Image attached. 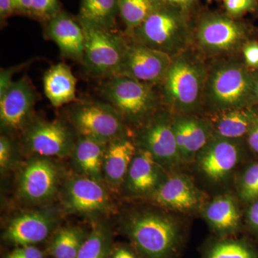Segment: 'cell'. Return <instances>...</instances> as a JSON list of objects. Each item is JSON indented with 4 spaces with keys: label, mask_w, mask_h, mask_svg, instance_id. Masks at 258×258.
<instances>
[{
    "label": "cell",
    "mask_w": 258,
    "mask_h": 258,
    "mask_svg": "<svg viewBox=\"0 0 258 258\" xmlns=\"http://www.w3.org/2000/svg\"><path fill=\"white\" fill-rule=\"evenodd\" d=\"M120 225L140 258H177L184 247V225L163 209L131 210Z\"/></svg>",
    "instance_id": "6da1fadb"
},
{
    "label": "cell",
    "mask_w": 258,
    "mask_h": 258,
    "mask_svg": "<svg viewBox=\"0 0 258 258\" xmlns=\"http://www.w3.org/2000/svg\"><path fill=\"white\" fill-rule=\"evenodd\" d=\"M208 63L192 47L173 57L159 83L162 106L174 115H200Z\"/></svg>",
    "instance_id": "7a4b0ae2"
},
{
    "label": "cell",
    "mask_w": 258,
    "mask_h": 258,
    "mask_svg": "<svg viewBox=\"0 0 258 258\" xmlns=\"http://www.w3.org/2000/svg\"><path fill=\"white\" fill-rule=\"evenodd\" d=\"M255 76L235 57L212 60L208 63L204 111L213 115L253 106Z\"/></svg>",
    "instance_id": "3957f363"
},
{
    "label": "cell",
    "mask_w": 258,
    "mask_h": 258,
    "mask_svg": "<svg viewBox=\"0 0 258 258\" xmlns=\"http://www.w3.org/2000/svg\"><path fill=\"white\" fill-rule=\"evenodd\" d=\"M193 31L188 13L164 4L130 35H125L173 58L192 47Z\"/></svg>",
    "instance_id": "277c9868"
},
{
    "label": "cell",
    "mask_w": 258,
    "mask_h": 258,
    "mask_svg": "<svg viewBox=\"0 0 258 258\" xmlns=\"http://www.w3.org/2000/svg\"><path fill=\"white\" fill-rule=\"evenodd\" d=\"M101 96L121 115L130 128H139L162 108L159 92L154 86L123 76L106 79Z\"/></svg>",
    "instance_id": "5b68a950"
},
{
    "label": "cell",
    "mask_w": 258,
    "mask_h": 258,
    "mask_svg": "<svg viewBox=\"0 0 258 258\" xmlns=\"http://www.w3.org/2000/svg\"><path fill=\"white\" fill-rule=\"evenodd\" d=\"M249 40L247 25L229 15H203L193 31L192 47L204 58L235 57Z\"/></svg>",
    "instance_id": "8992f818"
},
{
    "label": "cell",
    "mask_w": 258,
    "mask_h": 258,
    "mask_svg": "<svg viewBox=\"0 0 258 258\" xmlns=\"http://www.w3.org/2000/svg\"><path fill=\"white\" fill-rule=\"evenodd\" d=\"M78 19V18H77ZM85 35L83 66L88 75L108 79L118 76L128 38L110 30L79 20Z\"/></svg>",
    "instance_id": "52a82bcc"
},
{
    "label": "cell",
    "mask_w": 258,
    "mask_h": 258,
    "mask_svg": "<svg viewBox=\"0 0 258 258\" xmlns=\"http://www.w3.org/2000/svg\"><path fill=\"white\" fill-rule=\"evenodd\" d=\"M68 120L79 137L108 144L133 135L118 111L107 102H78L68 112Z\"/></svg>",
    "instance_id": "ba28073f"
},
{
    "label": "cell",
    "mask_w": 258,
    "mask_h": 258,
    "mask_svg": "<svg viewBox=\"0 0 258 258\" xmlns=\"http://www.w3.org/2000/svg\"><path fill=\"white\" fill-rule=\"evenodd\" d=\"M137 148L149 152L168 172L182 165L173 129V114L162 107L133 132Z\"/></svg>",
    "instance_id": "9c48e42d"
},
{
    "label": "cell",
    "mask_w": 258,
    "mask_h": 258,
    "mask_svg": "<svg viewBox=\"0 0 258 258\" xmlns=\"http://www.w3.org/2000/svg\"><path fill=\"white\" fill-rule=\"evenodd\" d=\"M104 183L87 176L75 175L62 182L59 195L66 213L88 217L106 216L115 206Z\"/></svg>",
    "instance_id": "30bf717a"
},
{
    "label": "cell",
    "mask_w": 258,
    "mask_h": 258,
    "mask_svg": "<svg viewBox=\"0 0 258 258\" xmlns=\"http://www.w3.org/2000/svg\"><path fill=\"white\" fill-rule=\"evenodd\" d=\"M24 152L45 157H69L76 140L69 127L60 120H46L36 117L22 132Z\"/></svg>",
    "instance_id": "8fae6325"
},
{
    "label": "cell",
    "mask_w": 258,
    "mask_h": 258,
    "mask_svg": "<svg viewBox=\"0 0 258 258\" xmlns=\"http://www.w3.org/2000/svg\"><path fill=\"white\" fill-rule=\"evenodd\" d=\"M60 183V168L50 158L32 156L20 171L17 193L25 203L42 205L58 195Z\"/></svg>",
    "instance_id": "7c38bea8"
},
{
    "label": "cell",
    "mask_w": 258,
    "mask_h": 258,
    "mask_svg": "<svg viewBox=\"0 0 258 258\" xmlns=\"http://www.w3.org/2000/svg\"><path fill=\"white\" fill-rule=\"evenodd\" d=\"M241 140L212 134L195 159L197 169L209 182L222 184L233 174L242 159Z\"/></svg>",
    "instance_id": "4fadbf2b"
},
{
    "label": "cell",
    "mask_w": 258,
    "mask_h": 258,
    "mask_svg": "<svg viewBox=\"0 0 258 258\" xmlns=\"http://www.w3.org/2000/svg\"><path fill=\"white\" fill-rule=\"evenodd\" d=\"M157 208L189 213L200 211L207 203L206 195L192 178L178 171H171L159 188L147 199Z\"/></svg>",
    "instance_id": "5bb4252c"
},
{
    "label": "cell",
    "mask_w": 258,
    "mask_h": 258,
    "mask_svg": "<svg viewBox=\"0 0 258 258\" xmlns=\"http://www.w3.org/2000/svg\"><path fill=\"white\" fill-rule=\"evenodd\" d=\"M37 93L27 76L14 81L0 97V125L3 134L20 132L34 118Z\"/></svg>",
    "instance_id": "9a60e30c"
},
{
    "label": "cell",
    "mask_w": 258,
    "mask_h": 258,
    "mask_svg": "<svg viewBox=\"0 0 258 258\" xmlns=\"http://www.w3.org/2000/svg\"><path fill=\"white\" fill-rule=\"evenodd\" d=\"M171 60L172 58L167 54L128 39L118 76H126L152 86L159 85Z\"/></svg>",
    "instance_id": "2e32d148"
},
{
    "label": "cell",
    "mask_w": 258,
    "mask_h": 258,
    "mask_svg": "<svg viewBox=\"0 0 258 258\" xmlns=\"http://www.w3.org/2000/svg\"><path fill=\"white\" fill-rule=\"evenodd\" d=\"M58 222V214L50 209L23 212L10 220L3 237L18 247L35 245L53 233Z\"/></svg>",
    "instance_id": "e0dca14e"
},
{
    "label": "cell",
    "mask_w": 258,
    "mask_h": 258,
    "mask_svg": "<svg viewBox=\"0 0 258 258\" xmlns=\"http://www.w3.org/2000/svg\"><path fill=\"white\" fill-rule=\"evenodd\" d=\"M169 174L149 152L137 148L121 191L128 198L146 200Z\"/></svg>",
    "instance_id": "ac0fdd59"
},
{
    "label": "cell",
    "mask_w": 258,
    "mask_h": 258,
    "mask_svg": "<svg viewBox=\"0 0 258 258\" xmlns=\"http://www.w3.org/2000/svg\"><path fill=\"white\" fill-rule=\"evenodd\" d=\"M173 129L183 164L193 162L213 134L210 118L200 115L173 114Z\"/></svg>",
    "instance_id": "d6986e66"
},
{
    "label": "cell",
    "mask_w": 258,
    "mask_h": 258,
    "mask_svg": "<svg viewBox=\"0 0 258 258\" xmlns=\"http://www.w3.org/2000/svg\"><path fill=\"white\" fill-rule=\"evenodd\" d=\"M45 34L57 45L61 55L82 63L85 35L77 18H73L62 10L45 23Z\"/></svg>",
    "instance_id": "ffe728a7"
},
{
    "label": "cell",
    "mask_w": 258,
    "mask_h": 258,
    "mask_svg": "<svg viewBox=\"0 0 258 258\" xmlns=\"http://www.w3.org/2000/svg\"><path fill=\"white\" fill-rule=\"evenodd\" d=\"M200 212L218 237H233L240 230L242 217L235 195L225 194L215 197L205 204Z\"/></svg>",
    "instance_id": "44dd1931"
},
{
    "label": "cell",
    "mask_w": 258,
    "mask_h": 258,
    "mask_svg": "<svg viewBox=\"0 0 258 258\" xmlns=\"http://www.w3.org/2000/svg\"><path fill=\"white\" fill-rule=\"evenodd\" d=\"M136 151L133 135L120 137L107 144L103 174L108 189L115 191L122 189Z\"/></svg>",
    "instance_id": "7402d4cb"
},
{
    "label": "cell",
    "mask_w": 258,
    "mask_h": 258,
    "mask_svg": "<svg viewBox=\"0 0 258 258\" xmlns=\"http://www.w3.org/2000/svg\"><path fill=\"white\" fill-rule=\"evenodd\" d=\"M210 119L215 135L242 140L258 123V113L247 106L211 115Z\"/></svg>",
    "instance_id": "603a6c76"
},
{
    "label": "cell",
    "mask_w": 258,
    "mask_h": 258,
    "mask_svg": "<svg viewBox=\"0 0 258 258\" xmlns=\"http://www.w3.org/2000/svg\"><path fill=\"white\" fill-rule=\"evenodd\" d=\"M107 144L79 137L71 154L73 165L78 174L104 183L103 159Z\"/></svg>",
    "instance_id": "cb8c5ba5"
},
{
    "label": "cell",
    "mask_w": 258,
    "mask_h": 258,
    "mask_svg": "<svg viewBox=\"0 0 258 258\" xmlns=\"http://www.w3.org/2000/svg\"><path fill=\"white\" fill-rule=\"evenodd\" d=\"M76 83L77 79L71 68L62 62L54 64L44 74V92L56 108L77 101Z\"/></svg>",
    "instance_id": "d4e9b609"
},
{
    "label": "cell",
    "mask_w": 258,
    "mask_h": 258,
    "mask_svg": "<svg viewBox=\"0 0 258 258\" xmlns=\"http://www.w3.org/2000/svg\"><path fill=\"white\" fill-rule=\"evenodd\" d=\"M88 234L78 226L57 229L47 247L49 254L54 258H76Z\"/></svg>",
    "instance_id": "484cf974"
},
{
    "label": "cell",
    "mask_w": 258,
    "mask_h": 258,
    "mask_svg": "<svg viewBox=\"0 0 258 258\" xmlns=\"http://www.w3.org/2000/svg\"><path fill=\"white\" fill-rule=\"evenodd\" d=\"M118 0H81L78 19L102 28L115 30Z\"/></svg>",
    "instance_id": "4316f807"
},
{
    "label": "cell",
    "mask_w": 258,
    "mask_h": 258,
    "mask_svg": "<svg viewBox=\"0 0 258 258\" xmlns=\"http://www.w3.org/2000/svg\"><path fill=\"white\" fill-rule=\"evenodd\" d=\"M112 250V230L105 222L93 224L76 258H109Z\"/></svg>",
    "instance_id": "83f0119b"
},
{
    "label": "cell",
    "mask_w": 258,
    "mask_h": 258,
    "mask_svg": "<svg viewBox=\"0 0 258 258\" xmlns=\"http://www.w3.org/2000/svg\"><path fill=\"white\" fill-rule=\"evenodd\" d=\"M163 5L161 0H118V14L125 26V35H130Z\"/></svg>",
    "instance_id": "f1b7e54d"
},
{
    "label": "cell",
    "mask_w": 258,
    "mask_h": 258,
    "mask_svg": "<svg viewBox=\"0 0 258 258\" xmlns=\"http://www.w3.org/2000/svg\"><path fill=\"white\" fill-rule=\"evenodd\" d=\"M203 258H258L255 251L245 241L218 237L207 246Z\"/></svg>",
    "instance_id": "f546056e"
},
{
    "label": "cell",
    "mask_w": 258,
    "mask_h": 258,
    "mask_svg": "<svg viewBox=\"0 0 258 258\" xmlns=\"http://www.w3.org/2000/svg\"><path fill=\"white\" fill-rule=\"evenodd\" d=\"M237 193L244 203L258 200V163L251 164L242 173L237 181Z\"/></svg>",
    "instance_id": "4dcf8cb0"
},
{
    "label": "cell",
    "mask_w": 258,
    "mask_h": 258,
    "mask_svg": "<svg viewBox=\"0 0 258 258\" xmlns=\"http://www.w3.org/2000/svg\"><path fill=\"white\" fill-rule=\"evenodd\" d=\"M61 11L59 0H32L30 18L46 23Z\"/></svg>",
    "instance_id": "1f68e13d"
},
{
    "label": "cell",
    "mask_w": 258,
    "mask_h": 258,
    "mask_svg": "<svg viewBox=\"0 0 258 258\" xmlns=\"http://www.w3.org/2000/svg\"><path fill=\"white\" fill-rule=\"evenodd\" d=\"M223 3L227 15L235 19L252 13L258 8V0H223Z\"/></svg>",
    "instance_id": "d6a6232c"
},
{
    "label": "cell",
    "mask_w": 258,
    "mask_h": 258,
    "mask_svg": "<svg viewBox=\"0 0 258 258\" xmlns=\"http://www.w3.org/2000/svg\"><path fill=\"white\" fill-rule=\"evenodd\" d=\"M15 143L9 136L3 134L0 137V170L5 173L8 170L15 155Z\"/></svg>",
    "instance_id": "836d02e7"
},
{
    "label": "cell",
    "mask_w": 258,
    "mask_h": 258,
    "mask_svg": "<svg viewBox=\"0 0 258 258\" xmlns=\"http://www.w3.org/2000/svg\"><path fill=\"white\" fill-rule=\"evenodd\" d=\"M241 52L245 66L249 69L258 70V42L248 40L242 47Z\"/></svg>",
    "instance_id": "e575fe53"
},
{
    "label": "cell",
    "mask_w": 258,
    "mask_h": 258,
    "mask_svg": "<svg viewBox=\"0 0 258 258\" xmlns=\"http://www.w3.org/2000/svg\"><path fill=\"white\" fill-rule=\"evenodd\" d=\"M27 63L13 66L8 69H1L0 71V97L3 96L8 91L14 81L13 77L15 74L26 66Z\"/></svg>",
    "instance_id": "d590c367"
},
{
    "label": "cell",
    "mask_w": 258,
    "mask_h": 258,
    "mask_svg": "<svg viewBox=\"0 0 258 258\" xmlns=\"http://www.w3.org/2000/svg\"><path fill=\"white\" fill-rule=\"evenodd\" d=\"M5 258H45V253L34 245L20 246Z\"/></svg>",
    "instance_id": "8d00e7d4"
},
{
    "label": "cell",
    "mask_w": 258,
    "mask_h": 258,
    "mask_svg": "<svg viewBox=\"0 0 258 258\" xmlns=\"http://www.w3.org/2000/svg\"><path fill=\"white\" fill-rule=\"evenodd\" d=\"M109 258H140L133 247L127 246H117L112 249Z\"/></svg>",
    "instance_id": "74e56055"
},
{
    "label": "cell",
    "mask_w": 258,
    "mask_h": 258,
    "mask_svg": "<svg viewBox=\"0 0 258 258\" xmlns=\"http://www.w3.org/2000/svg\"><path fill=\"white\" fill-rule=\"evenodd\" d=\"M15 14L30 17L32 0H12Z\"/></svg>",
    "instance_id": "f35d334b"
},
{
    "label": "cell",
    "mask_w": 258,
    "mask_h": 258,
    "mask_svg": "<svg viewBox=\"0 0 258 258\" xmlns=\"http://www.w3.org/2000/svg\"><path fill=\"white\" fill-rule=\"evenodd\" d=\"M164 4L175 7L184 13H188L195 6L198 0H161Z\"/></svg>",
    "instance_id": "ab89813d"
},
{
    "label": "cell",
    "mask_w": 258,
    "mask_h": 258,
    "mask_svg": "<svg viewBox=\"0 0 258 258\" xmlns=\"http://www.w3.org/2000/svg\"><path fill=\"white\" fill-rule=\"evenodd\" d=\"M247 222L251 228L258 232V200L252 202L247 214Z\"/></svg>",
    "instance_id": "60d3db41"
},
{
    "label": "cell",
    "mask_w": 258,
    "mask_h": 258,
    "mask_svg": "<svg viewBox=\"0 0 258 258\" xmlns=\"http://www.w3.org/2000/svg\"><path fill=\"white\" fill-rule=\"evenodd\" d=\"M13 15H15V13L12 0H0V18L2 21Z\"/></svg>",
    "instance_id": "b9f144b4"
},
{
    "label": "cell",
    "mask_w": 258,
    "mask_h": 258,
    "mask_svg": "<svg viewBox=\"0 0 258 258\" xmlns=\"http://www.w3.org/2000/svg\"><path fill=\"white\" fill-rule=\"evenodd\" d=\"M246 139L251 151L258 154V123L249 132Z\"/></svg>",
    "instance_id": "7bdbcfd3"
},
{
    "label": "cell",
    "mask_w": 258,
    "mask_h": 258,
    "mask_svg": "<svg viewBox=\"0 0 258 258\" xmlns=\"http://www.w3.org/2000/svg\"><path fill=\"white\" fill-rule=\"evenodd\" d=\"M254 103L258 104V74L255 76V84H254Z\"/></svg>",
    "instance_id": "ee69618b"
},
{
    "label": "cell",
    "mask_w": 258,
    "mask_h": 258,
    "mask_svg": "<svg viewBox=\"0 0 258 258\" xmlns=\"http://www.w3.org/2000/svg\"><path fill=\"white\" fill-rule=\"evenodd\" d=\"M209 1H210V2H211V1H217V0H209Z\"/></svg>",
    "instance_id": "f6af8a7d"
}]
</instances>
